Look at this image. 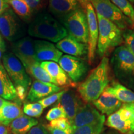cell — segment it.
<instances>
[{
    "label": "cell",
    "instance_id": "cell-20",
    "mask_svg": "<svg viewBox=\"0 0 134 134\" xmlns=\"http://www.w3.org/2000/svg\"><path fill=\"white\" fill-rule=\"evenodd\" d=\"M92 103L102 114L108 115L114 113L122 105V102L105 91L101 94L98 99Z\"/></svg>",
    "mask_w": 134,
    "mask_h": 134
},
{
    "label": "cell",
    "instance_id": "cell-14",
    "mask_svg": "<svg viewBox=\"0 0 134 134\" xmlns=\"http://www.w3.org/2000/svg\"><path fill=\"white\" fill-rule=\"evenodd\" d=\"M83 102L78 94L72 90H67L58 100V104L65 110L66 118L71 124L78 110L85 104Z\"/></svg>",
    "mask_w": 134,
    "mask_h": 134
},
{
    "label": "cell",
    "instance_id": "cell-2",
    "mask_svg": "<svg viewBox=\"0 0 134 134\" xmlns=\"http://www.w3.org/2000/svg\"><path fill=\"white\" fill-rule=\"evenodd\" d=\"M28 34L32 37L57 43L68 36L63 24L46 13L38 14L31 22Z\"/></svg>",
    "mask_w": 134,
    "mask_h": 134
},
{
    "label": "cell",
    "instance_id": "cell-45",
    "mask_svg": "<svg viewBox=\"0 0 134 134\" xmlns=\"http://www.w3.org/2000/svg\"><path fill=\"white\" fill-rule=\"evenodd\" d=\"M129 1L132 3H134V0H129Z\"/></svg>",
    "mask_w": 134,
    "mask_h": 134
},
{
    "label": "cell",
    "instance_id": "cell-35",
    "mask_svg": "<svg viewBox=\"0 0 134 134\" xmlns=\"http://www.w3.org/2000/svg\"><path fill=\"white\" fill-rule=\"evenodd\" d=\"M27 134H50L46 129V125L37 124L33 127Z\"/></svg>",
    "mask_w": 134,
    "mask_h": 134
},
{
    "label": "cell",
    "instance_id": "cell-28",
    "mask_svg": "<svg viewBox=\"0 0 134 134\" xmlns=\"http://www.w3.org/2000/svg\"><path fill=\"white\" fill-rule=\"evenodd\" d=\"M103 123L86 125L73 130V134H101L104 130Z\"/></svg>",
    "mask_w": 134,
    "mask_h": 134
},
{
    "label": "cell",
    "instance_id": "cell-34",
    "mask_svg": "<svg viewBox=\"0 0 134 134\" xmlns=\"http://www.w3.org/2000/svg\"><path fill=\"white\" fill-rule=\"evenodd\" d=\"M29 6L32 14L38 12L43 7V0H25Z\"/></svg>",
    "mask_w": 134,
    "mask_h": 134
},
{
    "label": "cell",
    "instance_id": "cell-36",
    "mask_svg": "<svg viewBox=\"0 0 134 134\" xmlns=\"http://www.w3.org/2000/svg\"><path fill=\"white\" fill-rule=\"evenodd\" d=\"M46 127L50 134H73V131H66V130L52 127L49 125H46Z\"/></svg>",
    "mask_w": 134,
    "mask_h": 134
},
{
    "label": "cell",
    "instance_id": "cell-18",
    "mask_svg": "<svg viewBox=\"0 0 134 134\" xmlns=\"http://www.w3.org/2000/svg\"><path fill=\"white\" fill-rule=\"evenodd\" d=\"M40 65L55 80L57 86L64 88L76 86V83L71 81L59 64L57 62L52 61L42 62H41Z\"/></svg>",
    "mask_w": 134,
    "mask_h": 134
},
{
    "label": "cell",
    "instance_id": "cell-32",
    "mask_svg": "<svg viewBox=\"0 0 134 134\" xmlns=\"http://www.w3.org/2000/svg\"><path fill=\"white\" fill-rule=\"evenodd\" d=\"M50 127L66 131H73L71 124L67 118H60L53 120L48 124Z\"/></svg>",
    "mask_w": 134,
    "mask_h": 134
},
{
    "label": "cell",
    "instance_id": "cell-8",
    "mask_svg": "<svg viewBox=\"0 0 134 134\" xmlns=\"http://www.w3.org/2000/svg\"><path fill=\"white\" fill-rule=\"evenodd\" d=\"M105 125L121 134H134V113L124 104L109 115Z\"/></svg>",
    "mask_w": 134,
    "mask_h": 134
},
{
    "label": "cell",
    "instance_id": "cell-3",
    "mask_svg": "<svg viewBox=\"0 0 134 134\" xmlns=\"http://www.w3.org/2000/svg\"><path fill=\"white\" fill-rule=\"evenodd\" d=\"M96 16L99 28L96 53L104 57L110 49L121 45L124 40L121 30L116 25L102 16Z\"/></svg>",
    "mask_w": 134,
    "mask_h": 134
},
{
    "label": "cell",
    "instance_id": "cell-16",
    "mask_svg": "<svg viewBox=\"0 0 134 134\" xmlns=\"http://www.w3.org/2000/svg\"><path fill=\"white\" fill-rule=\"evenodd\" d=\"M56 47L62 52L76 57H83L88 53V44L78 41L70 35L58 41Z\"/></svg>",
    "mask_w": 134,
    "mask_h": 134
},
{
    "label": "cell",
    "instance_id": "cell-19",
    "mask_svg": "<svg viewBox=\"0 0 134 134\" xmlns=\"http://www.w3.org/2000/svg\"><path fill=\"white\" fill-rule=\"evenodd\" d=\"M48 6L52 13L60 19L82 8L77 0H48Z\"/></svg>",
    "mask_w": 134,
    "mask_h": 134
},
{
    "label": "cell",
    "instance_id": "cell-42",
    "mask_svg": "<svg viewBox=\"0 0 134 134\" xmlns=\"http://www.w3.org/2000/svg\"><path fill=\"white\" fill-rule=\"evenodd\" d=\"M8 102V100H5L3 98L0 97V109L2 108L3 105H4L5 104H6Z\"/></svg>",
    "mask_w": 134,
    "mask_h": 134
},
{
    "label": "cell",
    "instance_id": "cell-21",
    "mask_svg": "<svg viewBox=\"0 0 134 134\" xmlns=\"http://www.w3.org/2000/svg\"><path fill=\"white\" fill-rule=\"evenodd\" d=\"M0 97L6 100L18 98L15 86L2 63H0Z\"/></svg>",
    "mask_w": 134,
    "mask_h": 134
},
{
    "label": "cell",
    "instance_id": "cell-13",
    "mask_svg": "<svg viewBox=\"0 0 134 134\" xmlns=\"http://www.w3.org/2000/svg\"><path fill=\"white\" fill-rule=\"evenodd\" d=\"M86 13L88 24V61L93 63L94 60L95 52L96 51L97 44L99 36V28L97 16L94 9L91 3L86 5Z\"/></svg>",
    "mask_w": 134,
    "mask_h": 134
},
{
    "label": "cell",
    "instance_id": "cell-33",
    "mask_svg": "<svg viewBox=\"0 0 134 134\" xmlns=\"http://www.w3.org/2000/svg\"><path fill=\"white\" fill-rule=\"evenodd\" d=\"M122 37L125 46L134 55V31L132 29H125L122 33Z\"/></svg>",
    "mask_w": 134,
    "mask_h": 134
},
{
    "label": "cell",
    "instance_id": "cell-27",
    "mask_svg": "<svg viewBox=\"0 0 134 134\" xmlns=\"http://www.w3.org/2000/svg\"><path fill=\"white\" fill-rule=\"evenodd\" d=\"M115 6L131 21L134 18V8L129 0H110Z\"/></svg>",
    "mask_w": 134,
    "mask_h": 134
},
{
    "label": "cell",
    "instance_id": "cell-43",
    "mask_svg": "<svg viewBox=\"0 0 134 134\" xmlns=\"http://www.w3.org/2000/svg\"><path fill=\"white\" fill-rule=\"evenodd\" d=\"M130 109H131L132 111L134 113V103H132V104H125Z\"/></svg>",
    "mask_w": 134,
    "mask_h": 134
},
{
    "label": "cell",
    "instance_id": "cell-23",
    "mask_svg": "<svg viewBox=\"0 0 134 134\" xmlns=\"http://www.w3.org/2000/svg\"><path fill=\"white\" fill-rule=\"evenodd\" d=\"M21 115L23 111L19 103L8 101L0 109V123L9 126L13 120Z\"/></svg>",
    "mask_w": 134,
    "mask_h": 134
},
{
    "label": "cell",
    "instance_id": "cell-1",
    "mask_svg": "<svg viewBox=\"0 0 134 134\" xmlns=\"http://www.w3.org/2000/svg\"><path fill=\"white\" fill-rule=\"evenodd\" d=\"M109 83V60L103 57L90 72L86 79L78 85L77 91L81 99L90 103L98 99Z\"/></svg>",
    "mask_w": 134,
    "mask_h": 134
},
{
    "label": "cell",
    "instance_id": "cell-37",
    "mask_svg": "<svg viewBox=\"0 0 134 134\" xmlns=\"http://www.w3.org/2000/svg\"><path fill=\"white\" fill-rule=\"evenodd\" d=\"M6 50V45L5 43L4 38L0 34V60L3 57Z\"/></svg>",
    "mask_w": 134,
    "mask_h": 134
},
{
    "label": "cell",
    "instance_id": "cell-4",
    "mask_svg": "<svg viewBox=\"0 0 134 134\" xmlns=\"http://www.w3.org/2000/svg\"><path fill=\"white\" fill-rule=\"evenodd\" d=\"M110 63L119 78L134 81V55L126 46H120L115 48Z\"/></svg>",
    "mask_w": 134,
    "mask_h": 134
},
{
    "label": "cell",
    "instance_id": "cell-30",
    "mask_svg": "<svg viewBox=\"0 0 134 134\" xmlns=\"http://www.w3.org/2000/svg\"><path fill=\"white\" fill-rule=\"evenodd\" d=\"M46 119L48 121H52L53 120L60 118H66V115L63 109L60 105L53 107L48 110L46 116Z\"/></svg>",
    "mask_w": 134,
    "mask_h": 134
},
{
    "label": "cell",
    "instance_id": "cell-9",
    "mask_svg": "<svg viewBox=\"0 0 134 134\" xmlns=\"http://www.w3.org/2000/svg\"><path fill=\"white\" fill-rule=\"evenodd\" d=\"M34 41L32 38L27 37L12 44L13 53L22 63L27 72L32 65L40 63L36 58Z\"/></svg>",
    "mask_w": 134,
    "mask_h": 134
},
{
    "label": "cell",
    "instance_id": "cell-22",
    "mask_svg": "<svg viewBox=\"0 0 134 134\" xmlns=\"http://www.w3.org/2000/svg\"><path fill=\"white\" fill-rule=\"evenodd\" d=\"M104 91L113 95L125 104L134 103V93L131 90L117 82H113L111 85H108Z\"/></svg>",
    "mask_w": 134,
    "mask_h": 134
},
{
    "label": "cell",
    "instance_id": "cell-7",
    "mask_svg": "<svg viewBox=\"0 0 134 134\" xmlns=\"http://www.w3.org/2000/svg\"><path fill=\"white\" fill-rule=\"evenodd\" d=\"M91 4L96 15L113 22L120 29H125L129 25L132 26L131 20L125 16L110 0H92Z\"/></svg>",
    "mask_w": 134,
    "mask_h": 134
},
{
    "label": "cell",
    "instance_id": "cell-10",
    "mask_svg": "<svg viewBox=\"0 0 134 134\" xmlns=\"http://www.w3.org/2000/svg\"><path fill=\"white\" fill-rule=\"evenodd\" d=\"M58 63L71 81L75 83L83 78L88 70L85 60L71 55H62Z\"/></svg>",
    "mask_w": 134,
    "mask_h": 134
},
{
    "label": "cell",
    "instance_id": "cell-12",
    "mask_svg": "<svg viewBox=\"0 0 134 134\" xmlns=\"http://www.w3.org/2000/svg\"><path fill=\"white\" fill-rule=\"evenodd\" d=\"M105 117L104 114L99 113L96 109H95L90 103L85 104L73 119L71 123L73 129L86 125L96 124L99 123L104 124Z\"/></svg>",
    "mask_w": 134,
    "mask_h": 134
},
{
    "label": "cell",
    "instance_id": "cell-41",
    "mask_svg": "<svg viewBox=\"0 0 134 134\" xmlns=\"http://www.w3.org/2000/svg\"><path fill=\"white\" fill-rule=\"evenodd\" d=\"M101 134H121L119 132L117 131H115V130H108V131L102 132Z\"/></svg>",
    "mask_w": 134,
    "mask_h": 134
},
{
    "label": "cell",
    "instance_id": "cell-17",
    "mask_svg": "<svg viewBox=\"0 0 134 134\" xmlns=\"http://www.w3.org/2000/svg\"><path fill=\"white\" fill-rule=\"evenodd\" d=\"M61 90V87L54 84L43 83L36 80L30 88L27 95V99L30 102L38 101L52 94L58 93Z\"/></svg>",
    "mask_w": 134,
    "mask_h": 134
},
{
    "label": "cell",
    "instance_id": "cell-44",
    "mask_svg": "<svg viewBox=\"0 0 134 134\" xmlns=\"http://www.w3.org/2000/svg\"><path fill=\"white\" fill-rule=\"evenodd\" d=\"M132 28H133V29H134V18H133V21H132Z\"/></svg>",
    "mask_w": 134,
    "mask_h": 134
},
{
    "label": "cell",
    "instance_id": "cell-26",
    "mask_svg": "<svg viewBox=\"0 0 134 134\" xmlns=\"http://www.w3.org/2000/svg\"><path fill=\"white\" fill-rule=\"evenodd\" d=\"M41 63H36L32 66L27 71L28 74L36 78L37 80L43 83H52L57 85L56 82L50 76L46 70L41 66Z\"/></svg>",
    "mask_w": 134,
    "mask_h": 134
},
{
    "label": "cell",
    "instance_id": "cell-5",
    "mask_svg": "<svg viewBox=\"0 0 134 134\" xmlns=\"http://www.w3.org/2000/svg\"><path fill=\"white\" fill-rule=\"evenodd\" d=\"M70 36L88 44V24L86 11L82 8L73 11L60 19Z\"/></svg>",
    "mask_w": 134,
    "mask_h": 134
},
{
    "label": "cell",
    "instance_id": "cell-38",
    "mask_svg": "<svg viewBox=\"0 0 134 134\" xmlns=\"http://www.w3.org/2000/svg\"><path fill=\"white\" fill-rule=\"evenodd\" d=\"M9 8L8 0H0V15L2 14Z\"/></svg>",
    "mask_w": 134,
    "mask_h": 134
},
{
    "label": "cell",
    "instance_id": "cell-25",
    "mask_svg": "<svg viewBox=\"0 0 134 134\" xmlns=\"http://www.w3.org/2000/svg\"><path fill=\"white\" fill-rule=\"evenodd\" d=\"M8 2L17 16L24 21H29L31 19L32 14L25 0H8Z\"/></svg>",
    "mask_w": 134,
    "mask_h": 134
},
{
    "label": "cell",
    "instance_id": "cell-15",
    "mask_svg": "<svg viewBox=\"0 0 134 134\" xmlns=\"http://www.w3.org/2000/svg\"><path fill=\"white\" fill-rule=\"evenodd\" d=\"M34 49L38 62L52 61L58 62L63 53L56 46L49 41L37 40L34 41Z\"/></svg>",
    "mask_w": 134,
    "mask_h": 134
},
{
    "label": "cell",
    "instance_id": "cell-40",
    "mask_svg": "<svg viewBox=\"0 0 134 134\" xmlns=\"http://www.w3.org/2000/svg\"><path fill=\"white\" fill-rule=\"evenodd\" d=\"M77 1L79 2L82 8H86V5L89 4V3H91L92 0H77Z\"/></svg>",
    "mask_w": 134,
    "mask_h": 134
},
{
    "label": "cell",
    "instance_id": "cell-31",
    "mask_svg": "<svg viewBox=\"0 0 134 134\" xmlns=\"http://www.w3.org/2000/svg\"><path fill=\"white\" fill-rule=\"evenodd\" d=\"M66 90H64L58 92V93L52 94L50 95V96L46 97V98H43L42 99L38 100V103L41 104L43 109L47 108V107L56 103L57 101H58Z\"/></svg>",
    "mask_w": 134,
    "mask_h": 134
},
{
    "label": "cell",
    "instance_id": "cell-11",
    "mask_svg": "<svg viewBox=\"0 0 134 134\" xmlns=\"http://www.w3.org/2000/svg\"><path fill=\"white\" fill-rule=\"evenodd\" d=\"M21 25L19 18L9 8L0 15V34L8 41H14L21 36Z\"/></svg>",
    "mask_w": 134,
    "mask_h": 134
},
{
    "label": "cell",
    "instance_id": "cell-6",
    "mask_svg": "<svg viewBox=\"0 0 134 134\" xmlns=\"http://www.w3.org/2000/svg\"><path fill=\"white\" fill-rule=\"evenodd\" d=\"M3 65L14 84L16 89H24L26 91L31 85V78L24 66L13 53H5L2 57Z\"/></svg>",
    "mask_w": 134,
    "mask_h": 134
},
{
    "label": "cell",
    "instance_id": "cell-39",
    "mask_svg": "<svg viewBox=\"0 0 134 134\" xmlns=\"http://www.w3.org/2000/svg\"><path fill=\"white\" fill-rule=\"evenodd\" d=\"M8 132H9V126H6L0 123V134H8Z\"/></svg>",
    "mask_w": 134,
    "mask_h": 134
},
{
    "label": "cell",
    "instance_id": "cell-29",
    "mask_svg": "<svg viewBox=\"0 0 134 134\" xmlns=\"http://www.w3.org/2000/svg\"><path fill=\"white\" fill-rule=\"evenodd\" d=\"M43 108L40 103H34L25 104L23 107V113L31 117H39L43 113Z\"/></svg>",
    "mask_w": 134,
    "mask_h": 134
},
{
    "label": "cell",
    "instance_id": "cell-24",
    "mask_svg": "<svg viewBox=\"0 0 134 134\" xmlns=\"http://www.w3.org/2000/svg\"><path fill=\"white\" fill-rule=\"evenodd\" d=\"M38 123V120L34 117L23 114L10 124L9 130L13 134H27Z\"/></svg>",
    "mask_w": 134,
    "mask_h": 134
}]
</instances>
